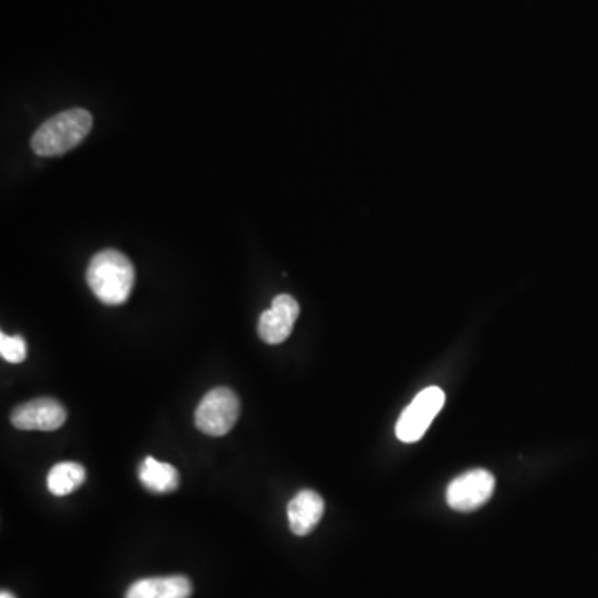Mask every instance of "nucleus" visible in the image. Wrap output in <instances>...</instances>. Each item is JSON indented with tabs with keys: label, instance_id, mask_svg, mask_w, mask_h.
I'll list each match as a JSON object with an SVG mask.
<instances>
[{
	"label": "nucleus",
	"instance_id": "39448f33",
	"mask_svg": "<svg viewBox=\"0 0 598 598\" xmlns=\"http://www.w3.org/2000/svg\"><path fill=\"white\" fill-rule=\"evenodd\" d=\"M496 489V479L486 469H474L456 477L446 492L447 504L457 512H472L486 504Z\"/></svg>",
	"mask_w": 598,
	"mask_h": 598
},
{
	"label": "nucleus",
	"instance_id": "f8f14e48",
	"mask_svg": "<svg viewBox=\"0 0 598 598\" xmlns=\"http://www.w3.org/2000/svg\"><path fill=\"white\" fill-rule=\"evenodd\" d=\"M0 354L7 363H24L27 358V344L22 336H7L0 334Z\"/></svg>",
	"mask_w": 598,
	"mask_h": 598
},
{
	"label": "nucleus",
	"instance_id": "9b49d317",
	"mask_svg": "<svg viewBox=\"0 0 598 598\" xmlns=\"http://www.w3.org/2000/svg\"><path fill=\"white\" fill-rule=\"evenodd\" d=\"M87 479V472L79 462H59L47 474V487L54 496H69Z\"/></svg>",
	"mask_w": 598,
	"mask_h": 598
},
{
	"label": "nucleus",
	"instance_id": "9d476101",
	"mask_svg": "<svg viewBox=\"0 0 598 598\" xmlns=\"http://www.w3.org/2000/svg\"><path fill=\"white\" fill-rule=\"evenodd\" d=\"M138 479L143 487L155 494H168L177 491L180 486V474L177 469L168 464L160 462L155 457H145V461L138 467Z\"/></svg>",
	"mask_w": 598,
	"mask_h": 598
},
{
	"label": "nucleus",
	"instance_id": "7ed1b4c3",
	"mask_svg": "<svg viewBox=\"0 0 598 598\" xmlns=\"http://www.w3.org/2000/svg\"><path fill=\"white\" fill-rule=\"evenodd\" d=\"M240 416V399L228 388L211 389L195 412V424L203 434L226 436Z\"/></svg>",
	"mask_w": 598,
	"mask_h": 598
},
{
	"label": "nucleus",
	"instance_id": "423d86ee",
	"mask_svg": "<svg viewBox=\"0 0 598 598\" xmlns=\"http://www.w3.org/2000/svg\"><path fill=\"white\" fill-rule=\"evenodd\" d=\"M67 419L65 407L52 398L32 399L15 407L10 421L20 431H55Z\"/></svg>",
	"mask_w": 598,
	"mask_h": 598
},
{
	"label": "nucleus",
	"instance_id": "ddd939ff",
	"mask_svg": "<svg viewBox=\"0 0 598 598\" xmlns=\"http://www.w3.org/2000/svg\"><path fill=\"white\" fill-rule=\"evenodd\" d=\"M0 598H15V595L12 592H7V590H2V594H0Z\"/></svg>",
	"mask_w": 598,
	"mask_h": 598
},
{
	"label": "nucleus",
	"instance_id": "0eeeda50",
	"mask_svg": "<svg viewBox=\"0 0 598 598\" xmlns=\"http://www.w3.org/2000/svg\"><path fill=\"white\" fill-rule=\"evenodd\" d=\"M299 316V304L293 296H276L271 308L258 319V334L268 344L285 343Z\"/></svg>",
	"mask_w": 598,
	"mask_h": 598
},
{
	"label": "nucleus",
	"instance_id": "1a4fd4ad",
	"mask_svg": "<svg viewBox=\"0 0 598 598\" xmlns=\"http://www.w3.org/2000/svg\"><path fill=\"white\" fill-rule=\"evenodd\" d=\"M193 585L183 575L172 577H152L130 585L125 598H190Z\"/></svg>",
	"mask_w": 598,
	"mask_h": 598
},
{
	"label": "nucleus",
	"instance_id": "f257e3e1",
	"mask_svg": "<svg viewBox=\"0 0 598 598\" xmlns=\"http://www.w3.org/2000/svg\"><path fill=\"white\" fill-rule=\"evenodd\" d=\"M87 283L94 295L107 306L127 303L133 285L135 268L132 261L118 250H103L90 260Z\"/></svg>",
	"mask_w": 598,
	"mask_h": 598
},
{
	"label": "nucleus",
	"instance_id": "6e6552de",
	"mask_svg": "<svg viewBox=\"0 0 598 598\" xmlns=\"http://www.w3.org/2000/svg\"><path fill=\"white\" fill-rule=\"evenodd\" d=\"M324 514V500L318 492L301 491L288 505L291 532L299 537L313 532Z\"/></svg>",
	"mask_w": 598,
	"mask_h": 598
},
{
	"label": "nucleus",
	"instance_id": "20e7f679",
	"mask_svg": "<svg viewBox=\"0 0 598 598\" xmlns=\"http://www.w3.org/2000/svg\"><path fill=\"white\" fill-rule=\"evenodd\" d=\"M444 402H446V394L437 386H431L417 394L399 417L396 426V436L399 441L409 444L422 439L431 422L441 412Z\"/></svg>",
	"mask_w": 598,
	"mask_h": 598
},
{
	"label": "nucleus",
	"instance_id": "f03ea898",
	"mask_svg": "<svg viewBox=\"0 0 598 598\" xmlns=\"http://www.w3.org/2000/svg\"><path fill=\"white\" fill-rule=\"evenodd\" d=\"M94 125V118L84 108H70L42 123L34 133L30 147L40 157H57L84 142Z\"/></svg>",
	"mask_w": 598,
	"mask_h": 598
}]
</instances>
